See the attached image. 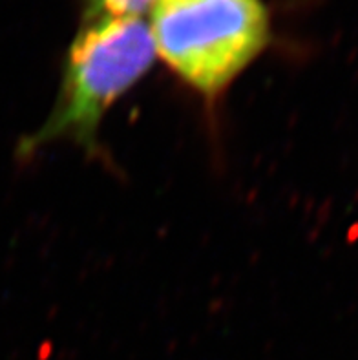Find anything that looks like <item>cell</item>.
Segmentation results:
<instances>
[{"instance_id":"6da1fadb","label":"cell","mask_w":358,"mask_h":360,"mask_svg":"<svg viewBox=\"0 0 358 360\" xmlns=\"http://www.w3.org/2000/svg\"><path fill=\"white\" fill-rule=\"evenodd\" d=\"M155 57L148 22L141 17H84L66 55L50 117L23 139L18 154L30 155L59 139L96 150L106 112L145 77Z\"/></svg>"},{"instance_id":"7a4b0ae2","label":"cell","mask_w":358,"mask_h":360,"mask_svg":"<svg viewBox=\"0 0 358 360\" xmlns=\"http://www.w3.org/2000/svg\"><path fill=\"white\" fill-rule=\"evenodd\" d=\"M155 55L205 99H216L271 41L262 0H152Z\"/></svg>"},{"instance_id":"3957f363","label":"cell","mask_w":358,"mask_h":360,"mask_svg":"<svg viewBox=\"0 0 358 360\" xmlns=\"http://www.w3.org/2000/svg\"><path fill=\"white\" fill-rule=\"evenodd\" d=\"M152 0H84V17L110 15V17H141L148 11Z\"/></svg>"}]
</instances>
